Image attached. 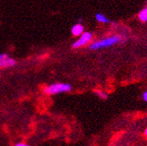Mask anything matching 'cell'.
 <instances>
[{
    "label": "cell",
    "instance_id": "6da1fadb",
    "mask_svg": "<svg viewBox=\"0 0 147 146\" xmlns=\"http://www.w3.org/2000/svg\"><path fill=\"white\" fill-rule=\"evenodd\" d=\"M121 40V38L119 35H115L111 36V37H109L106 39H103L101 40L98 41H94L92 44H90L89 48L91 50H96L99 48H108V47H111L117 43H119Z\"/></svg>",
    "mask_w": 147,
    "mask_h": 146
},
{
    "label": "cell",
    "instance_id": "7a4b0ae2",
    "mask_svg": "<svg viewBox=\"0 0 147 146\" xmlns=\"http://www.w3.org/2000/svg\"><path fill=\"white\" fill-rule=\"evenodd\" d=\"M72 90V86L69 83H57L47 86L44 89V92L48 95H55V94L62 93V92H69Z\"/></svg>",
    "mask_w": 147,
    "mask_h": 146
},
{
    "label": "cell",
    "instance_id": "3957f363",
    "mask_svg": "<svg viewBox=\"0 0 147 146\" xmlns=\"http://www.w3.org/2000/svg\"><path fill=\"white\" fill-rule=\"evenodd\" d=\"M80 36H81V37L76 41H75L73 43L72 47L74 48H81V47L88 44V43H89L92 39V34L91 32H83Z\"/></svg>",
    "mask_w": 147,
    "mask_h": 146
},
{
    "label": "cell",
    "instance_id": "277c9868",
    "mask_svg": "<svg viewBox=\"0 0 147 146\" xmlns=\"http://www.w3.org/2000/svg\"><path fill=\"white\" fill-rule=\"evenodd\" d=\"M16 64V61L13 58L10 57L7 54H0V68L12 67Z\"/></svg>",
    "mask_w": 147,
    "mask_h": 146
},
{
    "label": "cell",
    "instance_id": "5b68a950",
    "mask_svg": "<svg viewBox=\"0 0 147 146\" xmlns=\"http://www.w3.org/2000/svg\"><path fill=\"white\" fill-rule=\"evenodd\" d=\"M84 26L79 23V24H75L72 27L71 32H72V34L74 36H76V37H77V36H80L84 32Z\"/></svg>",
    "mask_w": 147,
    "mask_h": 146
},
{
    "label": "cell",
    "instance_id": "8992f818",
    "mask_svg": "<svg viewBox=\"0 0 147 146\" xmlns=\"http://www.w3.org/2000/svg\"><path fill=\"white\" fill-rule=\"evenodd\" d=\"M95 19H96V21H98L99 23H102V24L110 23L109 19H108L104 14H102V13H96L95 14Z\"/></svg>",
    "mask_w": 147,
    "mask_h": 146
},
{
    "label": "cell",
    "instance_id": "52a82bcc",
    "mask_svg": "<svg viewBox=\"0 0 147 146\" xmlns=\"http://www.w3.org/2000/svg\"><path fill=\"white\" fill-rule=\"evenodd\" d=\"M138 17L141 22H144V23L147 22V7H145V8H144L140 11V13L138 14Z\"/></svg>",
    "mask_w": 147,
    "mask_h": 146
},
{
    "label": "cell",
    "instance_id": "ba28073f",
    "mask_svg": "<svg viewBox=\"0 0 147 146\" xmlns=\"http://www.w3.org/2000/svg\"><path fill=\"white\" fill-rule=\"evenodd\" d=\"M94 92H95V94H96L98 97H100L102 100H106L108 98V95L106 94V92H102V91H95Z\"/></svg>",
    "mask_w": 147,
    "mask_h": 146
},
{
    "label": "cell",
    "instance_id": "9c48e42d",
    "mask_svg": "<svg viewBox=\"0 0 147 146\" xmlns=\"http://www.w3.org/2000/svg\"><path fill=\"white\" fill-rule=\"evenodd\" d=\"M143 99H144V101L147 102V91L144 92V94H143Z\"/></svg>",
    "mask_w": 147,
    "mask_h": 146
},
{
    "label": "cell",
    "instance_id": "30bf717a",
    "mask_svg": "<svg viewBox=\"0 0 147 146\" xmlns=\"http://www.w3.org/2000/svg\"><path fill=\"white\" fill-rule=\"evenodd\" d=\"M14 145H16V146H26L27 144H25L24 143H16Z\"/></svg>",
    "mask_w": 147,
    "mask_h": 146
},
{
    "label": "cell",
    "instance_id": "8fae6325",
    "mask_svg": "<svg viewBox=\"0 0 147 146\" xmlns=\"http://www.w3.org/2000/svg\"><path fill=\"white\" fill-rule=\"evenodd\" d=\"M145 135H147V128H146V129H145Z\"/></svg>",
    "mask_w": 147,
    "mask_h": 146
}]
</instances>
